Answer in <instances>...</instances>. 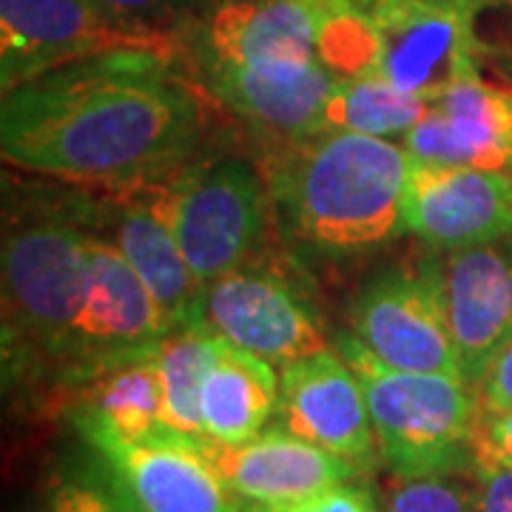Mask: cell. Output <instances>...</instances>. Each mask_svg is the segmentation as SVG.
I'll return each mask as SVG.
<instances>
[{"label":"cell","instance_id":"24","mask_svg":"<svg viewBox=\"0 0 512 512\" xmlns=\"http://www.w3.org/2000/svg\"><path fill=\"white\" fill-rule=\"evenodd\" d=\"M384 512H481L476 487L461 476L396 478L390 487Z\"/></svg>","mask_w":512,"mask_h":512},{"label":"cell","instance_id":"29","mask_svg":"<svg viewBox=\"0 0 512 512\" xmlns=\"http://www.w3.org/2000/svg\"><path fill=\"white\" fill-rule=\"evenodd\" d=\"M476 450L512 464V410H507V413H481Z\"/></svg>","mask_w":512,"mask_h":512},{"label":"cell","instance_id":"18","mask_svg":"<svg viewBox=\"0 0 512 512\" xmlns=\"http://www.w3.org/2000/svg\"><path fill=\"white\" fill-rule=\"evenodd\" d=\"M325 6L328 0H220L202 29L208 63L313 60Z\"/></svg>","mask_w":512,"mask_h":512},{"label":"cell","instance_id":"8","mask_svg":"<svg viewBox=\"0 0 512 512\" xmlns=\"http://www.w3.org/2000/svg\"><path fill=\"white\" fill-rule=\"evenodd\" d=\"M350 322L353 336L384 365L464 379L444 311L439 262L376 276L356 296Z\"/></svg>","mask_w":512,"mask_h":512},{"label":"cell","instance_id":"28","mask_svg":"<svg viewBox=\"0 0 512 512\" xmlns=\"http://www.w3.org/2000/svg\"><path fill=\"white\" fill-rule=\"evenodd\" d=\"M481 413H507L512 410V339L495 353L490 367L476 384Z\"/></svg>","mask_w":512,"mask_h":512},{"label":"cell","instance_id":"17","mask_svg":"<svg viewBox=\"0 0 512 512\" xmlns=\"http://www.w3.org/2000/svg\"><path fill=\"white\" fill-rule=\"evenodd\" d=\"M211 89L228 109L285 134L308 137L336 86V77L313 60H254V63H208Z\"/></svg>","mask_w":512,"mask_h":512},{"label":"cell","instance_id":"26","mask_svg":"<svg viewBox=\"0 0 512 512\" xmlns=\"http://www.w3.org/2000/svg\"><path fill=\"white\" fill-rule=\"evenodd\" d=\"M239 512H384L373 493L359 481L333 484L319 493L285 501V504H265V507H239Z\"/></svg>","mask_w":512,"mask_h":512},{"label":"cell","instance_id":"2","mask_svg":"<svg viewBox=\"0 0 512 512\" xmlns=\"http://www.w3.org/2000/svg\"><path fill=\"white\" fill-rule=\"evenodd\" d=\"M410 151L390 137L316 131L271 165V194L296 237L328 251L384 245L404 231Z\"/></svg>","mask_w":512,"mask_h":512},{"label":"cell","instance_id":"30","mask_svg":"<svg viewBox=\"0 0 512 512\" xmlns=\"http://www.w3.org/2000/svg\"><path fill=\"white\" fill-rule=\"evenodd\" d=\"M94 3L103 6V9H109L114 15L151 23V18H157V15H171L174 9H180L183 3H191V0H94Z\"/></svg>","mask_w":512,"mask_h":512},{"label":"cell","instance_id":"20","mask_svg":"<svg viewBox=\"0 0 512 512\" xmlns=\"http://www.w3.org/2000/svg\"><path fill=\"white\" fill-rule=\"evenodd\" d=\"M279 407V373L251 350L222 339L202 382L200 413L205 436L239 444L265 430Z\"/></svg>","mask_w":512,"mask_h":512},{"label":"cell","instance_id":"16","mask_svg":"<svg viewBox=\"0 0 512 512\" xmlns=\"http://www.w3.org/2000/svg\"><path fill=\"white\" fill-rule=\"evenodd\" d=\"M447 325L467 384L476 390L512 339V256L493 245L450 251L439 262Z\"/></svg>","mask_w":512,"mask_h":512},{"label":"cell","instance_id":"11","mask_svg":"<svg viewBox=\"0 0 512 512\" xmlns=\"http://www.w3.org/2000/svg\"><path fill=\"white\" fill-rule=\"evenodd\" d=\"M168 333L160 305L123 251L111 239L89 237V282L69 376L80 382L111 362L151 353Z\"/></svg>","mask_w":512,"mask_h":512},{"label":"cell","instance_id":"10","mask_svg":"<svg viewBox=\"0 0 512 512\" xmlns=\"http://www.w3.org/2000/svg\"><path fill=\"white\" fill-rule=\"evenodd\" d=\"M276 416L291 433L348 458L365 473L382 461L365 387L339 350H316L279 367Z\"/></svg>","mask_w":512,"mask_h":512},{"label":"cell","instance_id":"25","mask_svg":"<svg viewBox=\"0 0 512 512\" xmlns=\"http://www.w3.org/2000/svg\"><path fill=\"white\" fill-rule=\"evenodd\" d=\"M49 512H137L123 490L103 478H60L49 490Z\"/></svg>","mask_w":512,"mask_h":512},{"label":"cell","instance_id":"15","mask_svg":"<svg viewBox=\"0 0 512 512\" xmlns=\"http://www.w3.org/2000/svg\"><path fill=\"white\" fill-rule=\"evenodd\" d=\"M413 163L470 165L512 174V92L467 69L402 137Z\"/></svg>","mask_w":512,"mask_h":512},{"label":"cell","instance_id":"6","mask_svg":"<svg viewBox=\"0 0 512 512\" xmlns=\"http://www.w3.org/2000/svg\"><path fill=\"white\" fill-rule=\"evenodd\" d=\"M154 202L205 285L239 268L265 225L262 180L239 160L185 171Z\"/></svg>","mask_w":512,"mask_h":512},{"label":"cell","instance_id":"9","mask_svg":"<svg viewBox=\"0 0 512 512\" xmlns=\"http://www.w3.org/2000/svg\"><path fill=\"white\" fill-rule=\"evenodd\" d=\"M77 430L109 464V476L137 512H239L197 436L165 430L154 439L126 441L100 427Z\"/></svg>","mask_w":512,"mask_h":512},{"label":"cell","instance_id":"19","mask_svg":"<svg viewBox=\"0 0 512 512\" xmlns=\"http://www.w3.org/2000/svg\"><path fill=\"white\" fill-rule=\"evenodd\" d=\"M111 242L146 282L171 333L202 325L205 282L188 265L183 248L154 197L128 200L114 211Z\"/></svg>","mask_w":512,"mask_h":512},{"label":"cell","instance_id":"13","mask_svg":"<svg viewBox=\"0 0 512 512\" xmlns=\"http://www.w3.org/2000/svg\"><path fill=\"white\" fill-rule=\"evenodd\" d=\"M404 231L439 251L493 245L512 234V174L470 165H413Z\"/></svg>","mask_w":512,"mask_h":512},{"label":"cell","instance_id":"27","mask_svg":"<svg viewBox=\"0 0 512 512\" xmlns=\"http://www.w3.org/2000/svg\"><path fill=\"white\" fill-rule=\"evenodd\" d=\"M473 487H476L478 510L512 512V464L490 453H478L473 464Z\"/></svg>","mask_w":512,"mask_h":512},{"label":"cell","instance_id":"1","mask_svg":"<svg viewBox=\"0 0 512 512\" xmlns=\"http://www.w3.org/2000/svg\"><path fill=\"white\" fill-rule=\"evenodd\" d=\"M165 57L106 55L3 92L0 154L69 183H143L183 160L200 109Z\"/></svg>","mask_w":512,"mask_h":512},{"label":"cell","instance_id":"5","mask_svg":"<svg viewBox=\"0 0 512 512\" xmlns=\"http://www.w3.org/2000/svg\"><path fill=\"white\" fill-rule=\"evenodd\" d=\"M180 52L174 32L123 18L94 0H0V86L3 92L60 66L106 55Z\"/></svg>","mask_w":512,"mask_h":512},{"label":"cell","instance_id":"12","mask_svg":"<svg viewBox=\"0 0 512 512\" xmlns=\"http://www.w3.org/2000/svg\"><path fill=\"white\" fill-rule=\"evenodd\" d=\"M202 325L274 367L328 348L319 319L288 282L242 265L205 285Z\"/></svg>","mask_w":512,"mask_h":512},{"label":"cell","instance_id":"4","mask_svg":"<svg viewBox=\"0 0 512 512\" xmlns=\"http://www.w3.org/2000/svg\"><path fill=\"white\" fill-rule=\"evenodd\" d=\"M89 237L66 220L18 225L3 237V342L72 373L89 282Z\"/></svg>","mask_w":512,"mask_h":512},{"label":"cell","instance_id":"23","mask_svg":"<svg viewBox=\"0 0 512 512\" xmlns=\"http://www.w3.org/2000/svg\"><path fill=\"white\" fill-rule=\"evenodd\" d=\"M220 348V336L205 325L168 333L157 348V370L163 384L165 424L185 436L202 439V382Z\"/></svg>","mask_w":512,"mask_h":512},{"label":"cell","instance_id":"3","mask_svg":"<svg viewBox=\"0 0 512 512\" xmlns=\"http://www.w3.org/2000/svg\"><path fill=\"white\" fill-rule=\"evenodd\" d=\"M339 353L365 387L382 461L396 478L467 476L476 464V390L447 373H413L379 362L356 336Z\"/></svg>","mask_w":512,"mask_h":512},{"label":"cell","instance_id":"22","mask_svg":"<svg viewBox=\"0 0 512 512\" xmlns=\"http://www.w3.org/2000/svg\"><path fill=\"white\" fill-rule=\"evenodd\" d=\"M427 111L430 100L402 92L384 74H359L348 80H336L322 111L319 131L342 128L402 140Z\"/></svg>","mask_w":512,"mask_h":512},{"label":"cell","instance_id":"7","mask_svg":"<svg viewBox=\"0 0 512 512\" xmlns=\"http://www.w3.org/2000/svg\"><path fill=\"white\" fill-rule=\"evenodd\" d=\"M379 43V74L402 92L436 100L476 69V15L487 0H353Z\"/></svg>","mask_w":512,"mask_h":512},{"label":"cell","instance_id":"14","mask_svg":"<svg viewBox=\"0 0 512 512\" xmlns=\"http://www.w3.org/2000/svg\"><path fill=\"white\" fill-rule=\"evenodd\" d=\"M200 450L239 507L285 504L367 476L359 464L296 436L282 424L265 427L239 444L202 436Z\"/></svg>","mask_w":512,"mask_h":512},{"label":"cell","instance_id":"21","mask_svg":"<svg viewBox=\"0 0 512 512\" xmlns=\"http://www.w3.org/2000/svg\"><path fill=\"white\" fill-rule=\"evenodd\" d=\"M157 350L128 356L77 382V427H100L126 441H146L171 430L165 424Z\"/></svg>","mask_w":512,"mask_h":512}]
</instances>
